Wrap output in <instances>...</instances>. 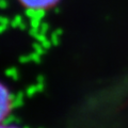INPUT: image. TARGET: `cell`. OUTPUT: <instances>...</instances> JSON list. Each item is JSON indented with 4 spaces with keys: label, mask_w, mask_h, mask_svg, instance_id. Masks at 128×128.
<instances>
[{
    "label": "cell",
    "mask_w": 128,
    "mask_h": 128,
    "mask_svg": "<svg viewBox=\"0 0 128 128\" xmlns=\"http://www.w3.org/2000/svg\"><path fill=\"white\" fill-rule=\"evenodd\" d=\"M12 107L11 95L8 89L0 83V124L9 115Z\"/></svg>",
    "instance_id": "obj_1"
},
{
    "label": "cell",
    "mask_w": 128,
    "mask_h": 128,
    "mask_svg": "<svg viewBox=\"0 0 128 128\" xmlns=\"http://www.w3.org/2000/svg\"><path fill=\"white\" fill-rule=\"evenodd\" d=\"M22 4L29 10L43 11L54 6L58 0H18Z\"/></svg>",
    "instance_id": "obj_2"
},
{
    "label": "cell",
    "mask_w": 128,
    "mask_h": 128,
    "mask_svg": "<svg viewBox=\"0 0 128 128\" xmlns=\"http://www.w3.org/2000/svg\"><path fill=\"white\" fill-rule=\"evenodd\" d=\"M0 128H18V127H14V126H6V125H1V124H0Z\"/></svg>",
    "instance_id": "obj_3"
}]
</instances>
